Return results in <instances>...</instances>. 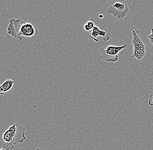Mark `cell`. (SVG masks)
I'll return each instance as SVG.
<instances>
[{
	"mask_svg": "<svg viewBox=\"0 0 153 150\" xmlns=\"http://www.w3.org/2000/svg\"><path fill=\"white\" fill-rule=\"evenodd\" d=\"M15 81L11 79L6 80L2 84L0 85V95H4L13 87Z\"/></svg>",
	"mask_w": 153,
	"mask_h": 150,
	"instance_id": "cell-7",
	"label": "cell"
},
{
	"mask_svg": "<svg viewBox=\"0 0 153 150\" xmlns=\"http://www.w3.org/2000/svg\"><path fill=\"white\" fill-rule=\"evenodd\" d=\"M148 104L152 107V109L153 110V94L150 95V97L148 100Z\"/></svg>",
	"mask_w": 153,
	"mask_h": 150,
	"instance_id": "cell-10",
	"label": "cell"
},
{
	"mask_svg": "<svg viewBox=\"0 0 153 150\" xmlns=\"http://www.w3.org/2000/svg\"><path fill=\"white\" fill-rule=\"evenodd\" d=\"M94 26V20L93 18L89 19L84 25V29L86 32L91 33Z\"/></svg>",
	"mask_w": 153,
	"mask_h": 150,
	"instance_id": "cell-8",
	"label": "cell"
},
{
	"mask_svg": "<svg viewBox=\"0 0 153 150\" xmlns=\"http://www.w3.org/2000/svg\"><path fill=\"white\" fill-rule=\"evenodd\" d=\"M7 33L14 38L21 41L22 40L21 36L31 37L37 35L38 31L34 28L33 25L31 23L25 22L21 19H12L9 20Z\"/></svg>",
	"mask_w": 153,
	"mask_h": 150,
	"instance_id": "cell-1",
	"label": "cell"
},
{
	"mask_svg": "<svg viewBox=\"0 0 153 150\" xmlns=\"http://www.w3.org/2000/svg\"><path fill=\"white\" fill-rule=\"evenodd\" d=\"M152 33L148 36V40H149V43L153 45V28H151Z\"/></svg>",
	"mask_w": 153,
	"mask_h": 150,
	"instance_id": "cell-9",
	"label": "cell"
},
{
	"mask_svg": "<svg viewBox=\"0 0 153 150\" xmlns=\"http://www.w3.org/2000/svg\"><path fill=\"white\" fill-rule=\"evenodd\" d=\"M99 17H100V18H103V17H104V16H103V15H99Z\"/></svg>",
	"mask_w": 153,
	"mask_h": 150,
	"instance_id": "cell-11",
	"label": "cell"
},
{
	"mask_svg": "<svg viewBox=\"0 0 153 150\" xmlns=\"http://www.w3.org/2000/svg\"><path fill=\"white\" fill-rule=\"evenodd\" d=\"M98 36L102 37L103 40L105 42H107L111 37L112 35L109 32L101 30L98 26L95 25L91 33L90 37L94 41L98 42H99V40L97 39Z\"/></svg>",
	"mask_w": 153,
	"mask_h": 150,
	"instance_id": "cell-6",
	"label": "cell"
},
{
	"mask_svg": "<svg viewBox=\"0 0 153 150\" xmlns=\"http://www.w3.org/2000/svg\"><path fill=\"white\" fill-rule=\"evenodd\" d=\"M26 129L18 123H13L2 135V141L4 142L2 149L4 150H12L14 145L22 143L25 140Z\"/></svg>",
	"mask_w": 153,
	"mask_h": 150,
	"instance_id": "cell-2",
	"label": "cell"
},
{
	"mask_svg": "<svg viewBox=\"0 0 153 150\" xmlns=\"http://www.w3.org/2000/svg\"><path fill=\"white\" fill-rule=\"evenodd\" d=\"M34 150H42L40 149H35Z\"/></svg>",
	"mask_w": 153,
	"mask_h": 150,
	"instance_id": "cell-12",
	"label": "cell"
},
{
	"mask_svg": "<svg viewBox=\"0 0 153 150\" xmlns=\"http://www.w3.org/2000/svg\"><path fill=\"white\" fill-rule=\"evenodd\" d=\"M127 46V44L119 46L111 45H109L105 49L100 48V58L106 62H116L119 59L118 54Z\"/></svg>",
	"mask_w": 153,
	"mask_h": 150,
	"instance_id": "cell-4",
	"label": "cell"
},
{
	"mask_svg": "<svg viewBox=\"0 0 153 150\" xmlns=\"http://www.w3.org/2000/svg\"><path fill=\"white\" fill-rule=\"evenodd\" d=\"M131 31L134 48L132 58H135L138 61H147L150 57L148 47L140 37L138 29H132Z\"/></svg>",
	"mask_w": 153,
	"mask_h": 150,
	"instance_id": "cell-3",
	"label": "cell"
},
{
	"mask_svg": "<svg viewBox=\"0 0 153 150\" xmlns=\"http://www.w3.org/2000/svg\"><path fill=\"white\" fill-rule=\"evenodd\" d=\"M0 150H4V149H0Z\"/></svg>",
	"mask_w": 153,
	"mask_h": 150,
	"instance_id": "cell-13",
	"label": "cell"
},
{
	"mask_svg": "<svg viewBox=\"0 0 153 150\" xmlns=\"http://www.w3.org/2000/svg\"><path fill=\"white\" fill-rule=\"evenodd\" d=\"M129 12V8L127 4L117 2L109 7L107 9V12L116 18L121 20L127 16Z\"/></svg>",
	"mask_w": 153,
	"mask_h": 150,
	"instance_id": "cell-5",
	"label": "cell"
}]
</instances>
